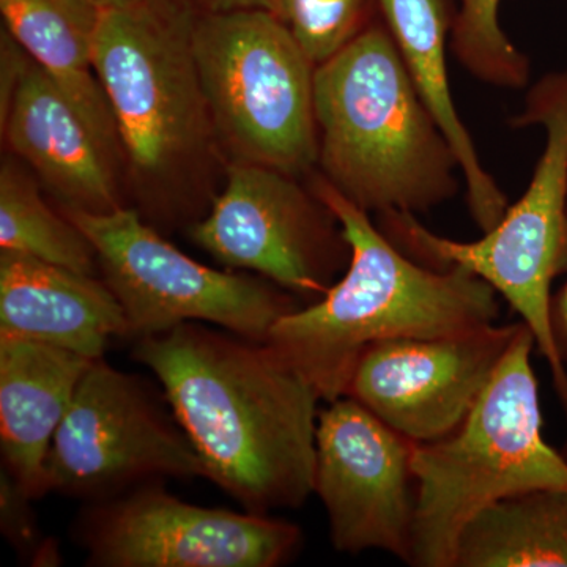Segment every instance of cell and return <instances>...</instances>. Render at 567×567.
Returning a JSON list of instances; mask_svg holds the SVG:
<instances>
[{"label":"cell","instance_id":"1","mask_svg":"<svg viewBox=\"0 0 567 567\" xmlns=\"http://www.w3.org/2000/svg\"><path fill=\"white\" fill-rule=\"evenodd\" d=\"M207 480L249 513L300 507L315 494L320 399L267 342L199 322L137 339Z\"/></svg>","mask_w":567,"mask_h":567},{"label":"cell","instance_id":"2","mask_svg":"<svg viewBox=\"0 0 567 567\" xmlns=\"http://www.w3.org/2000/svg\"><path fill=\"white\" fill-rule=\"evenodd\" d=\"M311 192L341 224L350 262L323 297L281 317L267 344L324 402L346 395L361 353L377 342L465 333L498 320V293L480 276L417 262L322 174Z\"/></svg>","mask_w":567,"mask_h":567},{"label":"cell","instance_id":"3","mask_svg":"<svg viewBox=\"0 0 567 567\" xmlns=\"http://www.w3.org/2000/svg\"><path fill=\"white\" fill-rule=\"evenodd\" d=\"M322 175L377 215L424 213L458 192V163L382 18L316 69Z\"/></svg>","mask_w":567,"mask_h":567},{"label":"cell","instance_id":"4","mask_svg":"<svg viewBox=\"0 0 567 567\" xmlns=\"http://www.w3.org/2000/svg\"><path fill=\"white\" fill-rule=\"evenodd\" d=\"M536 339L524 323L475 409L453 435L415 445L413 567H454L458 536L481 511L537 488H566L567 461L544 439Z\"/></svg>","mask_w":567,"mask_h":567},{"label":"cell","instance_id":"5","mask_svg":"<svg viewBox=\"0 0 567 567\" xmlns=\"http://www.w3.org/2000/svg\"><path fill=\"white\" fill-rule=\"evenodd\" d=\"M509 123L543 126L546 147L527 192L494 229L480 240L457 241L402 212L382 213L379 227L417 262L439 270L464 268L494 287L535 336L567 416V368L550 328L551 284L567 271V69L540 78Z\"/></svg>","mask_w":567,"mask_h":567},{"label":"cell","instance_id":"6","mask_svg":"<svg viewBox=\"0 0 567 567\" xmlns=\"http://www.w3.org/2000/svg\"><path fill=\"white\" fill-rule=\"evenodd\" d=\"M213 125L240 162L308 174L319 159L317 65L276 14L227 11L192 20Z\"/></svg>","mask_w":567,"mask_h":567},{"label":"cell","instance_id":"7","mask_svg":"<svg viewBox=\"0 0 567 567\" xmlns=\"http://www.w3.org/2000/svg\"><path fill=\"white\" fill-rule=\"evenodd\" d=\"M95 70L133 173L158 188L204 147L212 125L192 20L158 0L107 7Z\"/></svg>","mask_w":567,"mask_h":567},{"label":"cell","instance_id":"8","mask_svg":"<svg viewBox=\"0 0 567 567\" xmlns=\"http://www.w3.org/2000/svg\"><path fill=\"white\" fill-rule=\"evenodd\" d=\"M95 249L104 282L122 305L128 336L166 333L182 323L210 322L249 341L267 342L281 317L300 308L282 287L213 270L164 240L140 212L65 210Z\"/></svg>","mask_w":567,"mask_h":567},{"label":"cell","instance_id":"9","mask_svg":"<svg viewBox=\"0 0 567 567\" xmlns=\"http://www.w3.org/2000/svg\"><path fill=\"white\" fill-rule=\"evenodd\" d=\"M48 486L114 498L162 476L205 477L196 447L137 377L93 360L48 451Z\"/></svg>","mask_w":567,"mask_h":567},{"label":"cell","instance_id":"10","mask_svg":"<svg viewBox=\"0 0 567 567\" xmlns=\"http://www.w3.org/2000/svg\"><path fill=\"white\" fill-rule=\"evenodd\" d=\"M295 181L260 164H233L221 196L189 234L226 267L256 271L312 303L346 270L350 245L330 208Z\"/></svg>","mask_w":567,"mask_h":567},{"label":"cell","instance_id":"11","mask_svg":"<svg viewBox=\"0 0 567 567\" xmlns=\"http://www.w3.org/2000/svg\"><path fill=\"white\" fill-rule=\"evenodd\" d=\"M81 536L91 565L103 567H276L303 539L281 518L189 505L156 486L103 499Z\"/></svg>","mask_w":567,"mask_h":567},{"label":"cell","instance_id":"12","mask_svg":"<svg viewBox=\"0 0 567 567\" xmlns=\"http://www.w3.org/2000/svg\"><path fill=\"white\" fill-rule=\"evenodd\" d=\"M413 450L350 395L319 412L315 494L336 550H382L409 565L417 506Z\"/></svg>","mask_w":567,"mask_h":567},{"label":"cell","instance_id":"13","mask_svg":"<svg viewBox=\"0 0 567 567\" xmlns=\"http://www.w3.org/2000/svg\"><path fill=\"white\" fill-rule=\"evenodd\" d=\"M522 327L377 342L361 353L346 395L415 445L440 442L465 423Z\"/></svg>","mask_w":567,"mask_h":567},{"label":"cell","instance_id":"14","mask_svg":"<svg viewBox=\"0 0 567 567\" xmlns=\"http://www.w3.org/2000/svg\"><path fill=\"white\" fill-rule=\"evenodd\" d=\"M0 128L11 151L31 164L65 210L110 213L122 207L112 156L35 62L25 71Z\"/></svg>","mask_w":567,"mask_h":567},{"label":"cell","instance_id":"15","mask_svg":"<svg viewBox=\"0 0 567 567\" xmlns=\"http://www.w3.org/2000/svg\"><path fill=\"white\" fill-rule=\"evenodd\" d=\"M0 334L103 358L128 336L122 305L104 281L24 254L0 251Z\"/></svg>","mask_w":567,"mask_h":567},{"label":"cell","instance_id":"16","mask_svg":"<svg viewBox=\"0 0 567 567\" xmlns=\"http://www.w3.org/2000/svg\"><path fill=\"white\" fill-rule=\"evenodd\" d=\"M92 358L0 334V443L7 472L31 499L50 492L48 451Z\"/></svg>","mask_w":567,"mask_h":567},{"label":"cell","instance_id":"17","mask_svg":"<svg viewBox=\"0 0 567 567\" xmlns=\"http://www.w3.org/2000/svg\"><path fill=\"white\" fill-rule=\"evenodd\" d=\"M379 7L421 100L456 155L473 221L486 234L502 221L509 205L506 194L481 163L475 141L462 122L451 92L446 50L456 0H379Z\"/></svg>","mask_w":567,"mask_h":567},{"label":"cell","instance_id":"18","mask_svg":"<svg viewBox=\"0 0 567 567\" xmlns=\"http://www.w3.org/2000/svg\"><path fill=\"white\" fill-rule=\"evenodd\" d=\"M102 0H0L7 29L65 93L111 156L122 152L114 114L95 70Z\"/></svg>","mask_w":567,"mask_h":567},{"label":"cell","instance_id":"19","mask_svg":"<svg viewBox=\"0 0 567 567\" xmlns=\"http://www.w3.org/2000/svg\"><path fill=\"white\" fill-rule=\"evenodd\" d=\"M454 567H567L566 488H537L481 511L458 536Z\"/></svg>","mask_w":567,"mask_h":567},{"label":"cell","instance_id":"20","mask_svg":"<svg viewBox=\"0 0 567 567\" xmlns=\"http://www.w3.org/2000/svg\"><path fill=\"white\" fill-rule=\"evenodd\" d=\"M0 251L24 254L87 275L99 267L95 249L80 227L51 210L37 183L11 159L0 169Z\"/></svg>","mask_w":567,"mask_h":567},{"label":"cell","instance_id":"21","mask_svg":"<svg viewBox=\"0 0 567 567\" xmlns=\"http://www.w3.org/2000/svg\"><path fill=\"white\" fill-rule=\"evenodd\" d=\"M451 32L457 61L476 80L496 87L522 89L532 76V63L514 47L499 25L502 0H456Z\"/></svg>","mask_w":567,"mask_h":567},{"label":"cell","instance_id":"22","mask_svg":"<svg viewBox=\"0 0 567 567\" xmlns=\"http://www.w3.org/2000/svg\"><path fill=\"white\" fill-rule=\"evenodd\" d=\"M275 14L316 65L382 18L379 0H275Z\"/></svg>","mask_w":567,"mask_h":567},{"label":"cell","instance_id":"23","mask_svg":"<svg viewBox=\"0 0 567 567\" xmlns=\"http://www.w3.org/2000/svg\"><path fill=\"white\" fill-rule=\"evenodd\" d=\"M2 528L3 535L18 547H29L35 537V527L28 503V495L21 491L9 472L2 473Z\"/></svg>","mask_w":567,"mask_h":567},{"label":"cell","instance_id":"24","mask_svg":"<svg viewBox=\"0 0 567 567\" xmlns=\"http://www.w3.org/2000/svg\"><path fill=\"white\" fill-rule=\"evenodd\" d=\"M32 59L6 28L0 32V123L9 115L14 93L20 87Z\"/></svg>","mask_w":567,"mask_h":567},{"label":"cell","instance_id":"25","mask_svg":"<svg viewBox=\"0 0 567 567\" xmlns=\"http://www.w3.org/2000/svg\"><path fill=\"white\" fill-rule=\"evenodd\" d=\"M550 328L559 358L567 368V279L561 289L551 295Z\"/></svg>","mask_w":567,"mask_h":567},{"label":"cell","instance_id":"26","mask_svg":"<svg viewBox=\"0 0 567 567\" xmlns=\"http://www.w3.org/2000/svg\"><path fill=\"white\" fill-rule=\"evenodd\" d=\"M207 11L227 13V11L264 10L275 14V0H203Z\"/></svg>","mask_w":567,"mask_h":567},{"label":"cell","instance_id":"27","mask_svg":"<svg viewBox=\"0 0 567 567\" xmlns=\"http://www.w3.org/2000/svg\"><path fill=\"white\" fill-rule=\"evenodd\" d=\"M106 7L132 6V3L144 2V0H102Z\"/></svg>","mask_w":567,"mask_h":567},{"label":"cell","instance_id":"28","mask_svg":"<svg viewBox=\"0 0 567 567\" xmlns=\"http://www.w3.org/2000/svg\"><path fill=\"white\" fill-rule=\"evenodd\" d=\"M175 2L182 7H192L193 3L203 2V0H175Z\"/></svg>","mask_w":567,"mask_h":567},{"label":"cell","instance_id":"29","mask_svg":"<svg viewBox=\"0 0 567 567\" xmlns=\"http://www.w3.org/2000/svg\"><path fill=\"white\" fill-rule=\"evenodd\" d=\"M559 451H561L563 456H565L567 461V439L565 440V443H563V446L559 447Z\"/></svg>","mask_w":567,"mask_h":567}]
</instances>
